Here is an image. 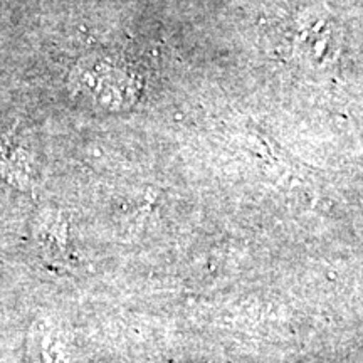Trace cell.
<instances>
[{
    "mask_svg": "<svg viewBox=\"0 0 363 363\" xmlns=\"http://www.w3.org/2000/svg\"><path fill=\"white\" fill-rule=\"evenodd\" d=\"M72 88L93 106L121 111L140 96V79L123 61L93 56L81 61L72 72Z\"/></svg>",
    "mask_w": 363,
    "mask_h": 363,
    "instance_id": "1",
    "label": "cell"
},
{
    "mask_svg": "<svg viewBox=\"0 0 363 363\" xmlns=\"http://www.w3.org/2000/svg\"><path fill=\"white\" fill-rule=\"evenodd\" d=\"M343 45L342 29L328 13L305 12L296 22L294 49L299 59L313 69H328L340 59Z\"/></svg>",
    "mask_w": 363,
    "mask_h": 363,
    "instance_id": "2",
    "label": "cell"
}]
</instances>
